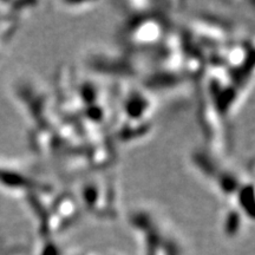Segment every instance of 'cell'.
<instances>
[{
  "mask_svg": "<svg viewBox=\"0 0 255 255\" xmlns=\"http://www.w3.org/2000/svg\"><path fill=\"white\" fill-rule=\"evenodd\" d=\"M193 163L222 199L228 201V209L237 210L248 221H254L253 183L228 168L215 155L197 150Z\"/></svg>",
  "mask_w": 255,
  "mask_h": 255,
  "instance_id": "3",
  "label": "cell"
},
{
  "mask_svg": "<svg viewBox=\"0 0 255 255\" xmlns=\"http://www.w3.org/2000/svg\"><path fill=\"white\" fill-rule=\"evenodd\" d=\"M156 103L142 85L123 82L114 88V142L131 144L149 136L155 126Z\"/></svg>",
  "mask_w": 255,
  "mask_h": 255,
  "instance_id": "1",
  "label": "cell"
},
{
  "mask_svg": "<svg viewBox=\"0 0 255 255\" xmlns=\"http://www.w3.org/2000/svg\"><path fill=\"white\" fill-rule=\"evenodd\" d=\"M79 208L91 218L101 221H113L120 215L119 190L113 175L104 169L95 170V174L85 176L78 184L76 193Z\"/></svg>",
  "mask_w": 255,
  "mask_h": 255,
  "instance_id": "4",
  "label": "cell"
},
{
  "mask_svg": "<svg viewBox=\"0 0 255 255\" xmlns=\"http://www.w3.org/2000/svg\"><path fill=\"white\" fill-rule=\"evenodd\" d=\"M128 14L119 28L121 45L130 52H142L158 49L174 33L170 9L157 2L128 4Z\"/></svg>",
  "mask_w": 255,
  "mask_h": 255,
  "instance_id": "2",
  "label": "cell"
}]
</instances>
